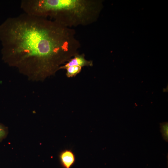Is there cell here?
Instances as JSON below:
<instances>
[{
  "label": "cell",
  "mask_w": 168,
  "mask_h": 168,
  "mask_svg": "<svg viewBox=\"0 0 168 168\" xmlns=\"http://www.w3.org/2000/svg\"><path fill=\"white\" fill-rule=\"evenodd\" d=\"M0 37L4 61L33 81L54 74L81 47L74 29L25 13L0 26Z\"/></svg>",
  "instance_id": "6da1fadb"
},
{
  "label": "cell",
  "mask_w": 168,
  "mask_h": 168,
  "mask_svg": "<svg viewBox=\"0 0 168 168\" xmlns=\"http://www.w3.org/2000/svg\"><path fill=\"white\" fill-rule=\"evenodd\" d=\"M99 4L94 0H23L21 7L26 14L49 18L71 28L95 21Z\"/></svg>",
  "instance_id": "7a4b0ae2"
},
{
  "label": "cell",
  "mask_w": 168,
  "mask_h": 168,
  "mask_svg": "<svg viewBox=\"0 0 168 168\" xmlns=\"http://www.w3.org/2000/svg\"><path fill=\"white\" fill-rule=\"evenodd\" d=\"M93 62L91 60H88L85 58L84 54H76L68 62L62 65L60 69H66L71 66H77L81 67L84 66H92Z\"/></svg>",
  "instance_id": "3957f363"
},
{
  "label": "cell",
  "mask_w": 168,
  "mask_h": 168,
  "mask_svg": "<svg viewBox=\"0 0 168 168\" xmlns=\"http://www.w3.org/2000/svg\"><path fill=\"white\" fill-rule=\"evenodd\" d=\"M59 158L62 165L64 168H70L75 161L74 153L69 149L62 151L60 153Z\"/></svg>",
  "instance_id": "277c9868"
},
{
  "label": "cell",
  "mask_w": 168,
  "mask_h": 168,
  "mask_svg": "<svg viewBox=\"0 0 168 168\" xmlns=\"http://www.w3.org/2000/svg\"><path fill=\"white\" fill-rule=\"evenodd\" d=\"M82 67L77 66H72L68 67L67 70L66 75L68 77H71L76 76L81 71Z\"/></svg>",
  "instance_id": "5b68a950"
},
{
  "label": "cell",
  "mask_w": 168,
  "mask_h": 168,
  "mask_svg": "<svg viewBox=\"0 0 168 168\" xmlns=\"http://www.w3.org/2000/svg\"><path fill=\"white\" fill-rule=\"evenodd\" d=\"M161 131L162 136L165 140L167 142L168 140V123L164 122L160 124Z\"/></svg>",
  "instance_id": "8992f818"
},
{
  "label": "cell",
  "mask_w": 168,
  "mask_h": 168,
  "mask_svg": "<svg viewBox=\"0 0 168 168\" xmlns=\"http://www.w3.org/2000/svg\"><path fill=\"white\" fill-rule=\"evenodd\" d=\"M7 128L0 123V142H1L7 136Z\"/></svg>",
  "instance_id": "52a82bcc"
}]
</instances>
